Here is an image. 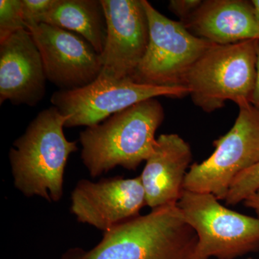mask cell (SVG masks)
<instances>
[{"instance_id": "12", "label": "cell", "mask_w": 259, "mask_h": 259, "mask_svg": "<svg viewBox=\"0 0 259 259\" xmlns=\"http://www.w3.org/2000/svg\"><path fill=\"white\" fill-rule=\"evenodd\" d=\"M47 75L41 55L28 30L0 42V104L34 107L46 95Z\"/></svg>"}, {"instance_id": "14", "label": "cell", "mask_w": 259, "mask_h": 259, "mask_svg": "<svg viewBox=\"0 0 259 259\" xmlns=\"http://www.w3.org/2000/svg\"><path fill=\"white\" fill-rule=\"evenodd\" d=\"M184 25L216 45L259 40V19L251 1L206 0Z\"/></svg>"}, {"instance_id": "10", "label": "cell", "mask_w": 259, "mask_h": 259, "mask_svg": "<svg viewBox=\"0 0 259 259\" xmlns=\"http://www.w3.org/2000/svg\"><path fill=\"white\" fill-rule=\"evenodd\" d=\"M107 24L100 76L131 79L144 59L149 24L143 0H101Z\"/></svg>"}, {"instance_id": "23", "label": "cell", "mask_w": 259, "mask_h": 259, "mask_svg": "<svg viewBox=\"0 0 259 259\" xmlns=\"http://www.w3.org/2000/svg\"><path fill=\"white\" fill-rule=\"evenodd\" d=\"M248 259H251V258H248Z\"/></svg>"}, {"instance_id": "2", "label": "cell", "mask_w": 259, "mask_h": 259, "mask_svg": "<svg viewBox=\"0 0 259 259\" xmlns=\"http://www.w3.org/2000/svg\"><path fill=\"white\" fill-rule=\"evenodd\" d=\"M165 112L156 98L140 102L80 133L81 158L92 177L117 166L137 169L154 152Z\"/></svg>"}, {"instance_id": "17", "label": "cell", "mask_w": 259, "mask_h": 259, "mask_svg": "<svg viewBox=\"0 0 259 259\" xmlns=\"http://www.w3.org/2000/svg\"><path fill=\"white\" fill-rule=\"evenodd\" d=\"M24 29L28 30L23 18L22 0H1L0 42Z\"/></svg>"}, {"instance_id": "6", "label": "cell", "mask_w": 259, "mask_h": 259, "mask_svg": "<svg viewBox=\"0 0 259 259\" xmlns=\"http://www.w3.org/2000/svg\"><path fill=\"white\" fill-rule=\"evenodd\" d=\"M149 24L147 50L132 79L158 87H185L189 71L214 44L189 31L143 0ZM186 88V87H185Z\"/></svg>"}, {"instance_id": "13", "label": "cell", "mask_w": 259, "mask_h": 259, "mask_svg": "<svg viewBox=\"0 0 259 259\" xmlns=\"http://www.w3.org/2000/svg\"><path fill=\"white\" fill-rule=\"evenodd\" d=\"M192 158L190 144L178 134H161L156 139L154 152L140 176L148 207L178 202Z\"/></svg>"}, {"instance_id": "19", "label": "cell", "mask_w": 259, "mask_h": 259, "mask_svg": "<svg viewBox=\"0 0 259 259\" xmlns=\"http://www.w3.org/2000/svg\"><path fill=\"white\" fill-rule=\"evenodd\" d=\"M201 0H171L168 10L180 18L181 23H185L202 4Z\"/></svg>"}, {"instance_id": "18", "label": "cell", "mask_w": 259, "mask_h": 259, "mask_svg": "<svg viewBox=\"0 0 259 259\" xmlns=\"http://www.w3.org/2000/svg\"><path fill=\"white\" fill-rule=\"evenodd\" d=\"M54 3L55 0H22L23 18L26 27L32 24H38L39 20L52 8Z\"/></svg>"}, {"instance_id": "5", "label": "cell", "mask_w": 259, "mask_h": 259, "mask_svg": "<svg viewBox=\"0 0 259 259\" xmlns=\"http://www.w3.org/2000/svg\"><path fill=\"white\" fill-rule=\"evenodd\" d=\"M212 194L184 190L177 206L197 236L194 259H235L259 250V218L227 208Z\"/></svg>"}, {"instance_id": "15", "label": "cell", "mask_w": 259, "mask_h": 259, "mask_svg": "<svg viewBox=\"0 0 259 259\" xmlns=\"http://www.w3.org/2000/svg\"><path fill=\"white\" fill-rule=\"evenodd\" d=\"M39 23H46L81 35L101 54L107 24L101 0H55Z\"/></svg>"}, {"instance_id": "11", "label": "cell", "mask_w": 259, "mask_h": 259, "mask_svg": "<svg viewBox=\"0 0 259 259\" xmlns=\"http://www.w3.org/2000/svg\"><path fill=\"white\" fill-rule=\"evenodd\" d=\"M146 204L141 177H115L93 182L81 180L71 194L70 211L79 223L104 233L140 215Z\"/></svg>"}, {"instance_id": "9", "label": "cell", "mask_w": 259, "mask_h": 259, "mask_svg": "<svg viewBox=\"0 0 259 259\" xmlns=\"http://www.w3.org/2000/svg\"><path fill=\"white\" fill-rule=\"evenodd\" d=\"M27 28L40 51L47 80L60 90L88 86L101 74V54L81 35L46 23Z\"/></svg>"}, {"instance_id": "21", "label": "cell", "mask_w": 259, "mask_h": 259, "mask_svg": "<svg viewBox=\"0 0 259 259\" xmlns=\"http://www.w3.org/2000/svg\"><path fill=\"white\" fill-rule=\"evenodd\" d=\"M243 203L245 207L253 209L259 218V190L245 199Z\"/></svg>"}, {"instance_id": "3", "label": "cell", "mask_w": 259, "mask_h": 259, "mask_svg": "<svg viewBox=\"0 0 259 259\" xmlns=\"http://www.w3.org/2000/svg\"><path fill=\"white\" fill-rule=\"evenodd\" d=\"M67 120L56 107L46 109L13 143L9 152L13 182L25 197L38 196L50 202L62 199L65 168L77 151L76 141L64 135Z\"/></svg>"}, {"instance_id": "4", "label": "cell", "mask_w": 259, "mask_h": 259, "mask_svg": "<svg viewBox=\"0 0 259 259\" xmlns=\"http://www.w3.org/2000/svg\"><path fill=\"white\" fill-rule=\"evenodd\" d=\"M256 41L213 45L189 71L185 86L196 106L213 112L235 102L251 104L256 76Z\"/></svg>"}, {"instance_id": "22", "label": "cell", "mask_w": 259, "mask_h": 259, "mask_svg": "<svg viewBox=\"0 0 259 259\" xmlns=\"http://www.w3.org/2000/svg\"><path fill=\"white\" fill-rule=\"evenodd\" d=\"M251 2L254 8L255 14L259 19V0H252Z\"/></svg>"}, {"instance_id": "7", "label": "cell", "mask_w": 259, "mask_h": 259, "mask_svg": "<svg viewBox=\"0 0 259 259\" xmlns=\"http://www.w3.org/2000/svg\"><path fill=\"white\" fill-rule=\"evenodd\" d=\"M213 145L208 158L190 167L184 190L226 200L236 177L259 162V110L251 104L240 107L234 125Z\"/></svg>"}, {"instance_id": "20", "label": "cell", "mask_w": 259, "mask_h": 259, "mask_svg": "<svg viewBox=\"0 0 259 259\" xmlns=\"http://www.w3.org/2000/svg\"><path fill=\"white\" fill-rule=\"evenodd\" d=\"M256 76H255L254 90H253L251 99V105L259 110V40L256 41Z\"/></svg>"}, {"instance_id": "1", "label": "cell", "mask_w": 259, "mask_h": 259, "mask_svg": "<svg viewBox=\"0 0 259 259\" xmlns=\"http://www.w3.org/2000/svg\"><path fill=\"white\" fill-rule=\"evenodd\" d=\"M197 242L177 203L170 204L105 232L92 249L70 248L61 259H194Z\"/></svg>"}, {"instance_id": "8", "label": "cell", "mask_w": 259, "mask_h": 259, "mask_svg": "<svg viewBox=\"0 0 259 259\" xmlns=\"http://www.w3.org/2000/svg\"><path fill=\"white\" fill-rule=\"evenodd\" d=\"M187 95L189 90L185 87L152 86L136 83L131 79L99 76L83 88L56 92L51 102L62 115L67 116L65 127H88L148 99L182 98Z\"/></svg>"}, {"instance_id": "16", "label": "cell", "mask_w": 259, "mask_h": 259, "mask_svg": "<svg viewBox=\"0 0 259 259\" xmlns=\"http://www.w3.org/2000/svg\"><path fill=\"white\" fill-rule=\"evenodd\" d=\"M259 190V162L242 172L232 182L226 199L227 205H236Z\"/></svg>"}]
</instances>
